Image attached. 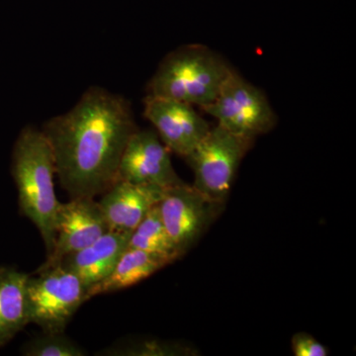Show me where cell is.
I'll use <instances>...</instances> for the list:
<instances>
[{"mask_svg":"<svg viewBox=\"0 0 356 356\" xmlns=\"http://www.w3.org/2000/svg\"><path fill=\"white\" fill-rule=\"evenodd\" d=\"M123 96L91 86L67 113L44 122L56 175L70 198L102 195L118 180V168L137 130Z\"/></svg>","mask_w":356,"mask_h":356,"instance_id":"6da1fadb","label":"cell"},{"mask_svg":"<svg viewBox=\"0 0 356 356\" xmlns=\"http://www.w3.org/2000/svg\"><path fill=\"white\" fill-rule=\"evenodd\" d=\"M11 172L20 211L39 229L49 254L55 245L56 216L60 202L54 184L53 152L41 129L27 126L21 131L13 147Z\"/></svg>","mask_w":356,"mask_h":356,"instance_id":"7a4b0ae2","label":"cell"},{"mask_svg":"<svg viewBox=\"0 0 356 356\" xmlns=\"http://www.w3.org/2000/svg\"><path fill=\"white\" fill-rule=\"evenodd\" d=\"M234 69L216 51L189 44L168 54L147 84V95L200 108L216 99Z\"/></svg>","mask_w":356,"mask_h":356,"instance_id":"3957f363","label":"cell"},{"mask_svg":"<svg viewBox=\"0 0 356 356\" xmlns=\"http://www.w3.org/2000/svg\"><path fill=\"white\" fill-rule=\"evenodd\" d=\"M35 274L26 283L28 322L39 325L43 332H65L86 302V286L62 264Z\"/></svg>","mask_w":356,"mask_h":356,"instance_id":"277c9868","label":"cell"},{"mask_svg":"<svg viewBox=\"0 0 356 356\" xmlns=\"http://www.w3.org/2000/svg\"><path fill=\"white\" fill-rule=\"evenodd\" d=\"M254 139L241 137L222 126L211 127L186 161L194 175L193 186L206 197L224 204L238 166Z\"/></svg>","mask_w":356,"mask_h":356,"instance_id":"5b68a950","label":"cell"},{"mask_svg":"<svg viewBox=\"0 0 356 356\" xmlns=\"http://www.w3.org/2000/svg\"><path fill=\"white\" fill-rule=\"evenodd\" d=\"M201 110L229 132L254 140L273 130L277 121L264 91L235 70L222 84L216 99Z\"/></svg>","mask_w":356,"mask_h":356,"instance_id":"8992f818","label":"cell"},{"mask_svg":"<svg viewBox=\"0 0 356 356\" xmlns=\"http://www.w3.org/2000/svg\"><path fill=\"white\" fill-rule=\"evenodd\" d=\"M222 205L184 182L163 191L158 204L159 215L181 257L217 218Z\"/></svg>","mask_w":356,"mask_h":356,"instance_id":"52a82bcc","label":"cell"},{"mask_svg":"<svg viewBox=\"0 0 356 356\" xmlns=\"http://www.w3.org/2000/svg\"><path fill=\"white\" fill-rule=\"evenodd\" d=\"M55 231L53 250L36 273L57 266L67 255L88 247L109 232V227L95 198L76 197L60 203Z\"/></svg>","mask_w":356,"mask_h":356,"instance_id":"ba28073f","label":"cell"},{"mask_svg":"<svg viewBox=\"0 0 356 356\" xmlns=\"http://www.w3.org/2000/svg\"><path fill=\"white\" fill-rule=\"evenodd\" d=\"M118 180L168 188L181 184L172 165L170 151L154 130H137L131 136L118 168Z\"/></svg>","mask_w":356,"mask_h":356,"instance_id":"9c48e42d","label":"cell"},{"mask_svg":"<svg viewBox=\"0 0 356 356\" xmlns=\"http://www.w3.org/2000/svg\"><path fill=\"white\" fill-rule=\"evenodd\" d=\"M144 116L172 153L186 159L209 132L211 126L187 103L147 95Z\"/></svg>","mask_w":356,"mask_h":356,"instance_id":"30bf717a","label":"cell"},{"mask_svg":"<svg viewBox=\"0 0 356 356\" xmlns=\"http://www.w3.org/2000/svg\"><path fill=\"white\" fill-rule=\"evenodd\" d=\"M163 191L159 187L117 180L98 202L109 231L131 235L161 201Z\"/></svg>","mask_w":356,"mask_h":356,"instance_id":"8fae6325","label":"cell"},{"mask_svg":"<svg viewBox=\"0 0 356 356\" xmlns=\"http://www.w3.org/2000/svg\"><path fill=\"white\" fill-rule=\"evenodd\" d=\"M130 235L109 231L88 247L65 257L60 264L76 274L86 290L106 277L128 248Z\"/></svg>","mask_w":356,"mask_h":356,"instance_id":"7c38bea8","label":"cell"},{"mask_svg":"<svg viewBox=\"0 0 356 356\" xmlns=\"http://www.w3.org/2000/svg\"><path fill=\"white\" fill-rule=\"evenodd\" d=\"M170 264L165 257L138 248H127L111 273L86 290V301L98 295L126 289L147 280Z\"/></svg>","mask_w":356,"mask_h":356,"instance_id":"4fadbf2b","label":"cell"},{"mask_svg":"<svg viewBox=\"0 0 356 356\" xmlns=\"http://www.w3.org/2000/svg\"><path fill=\"white\" fill-rule=\"evenodd\" d=\"M28 277L29 274L15 267H0V348L29 324L26 304Z\"/></svg>","mask_w":356,"mask_h":356,"instance_id":"5bb4252c","label":"cell"},{"mask_svg":"<svg viewBox=\"0 0 356 356\" xmlns=\"http://www.w3.org/2000/svg\"><path fill=\"white\" fill-rule=\"evenodd\" d=\"M128 248L158 254L170 264L181 257L163 225L158 204L134 229L129 238Z\"/></svg>","mask_w":356,"mask_h":356,"instance_id":"9a60e30c","label":"cell"},{"mask_svg":"<svg viewBox=\"0 0 356 356\" xmlns=\"http://www.w3.org/2000/svg\"><path fill=\"white\" fill-rule=\"evenodd\" d=\"M26 356H84L86 350L65 332H43L23 346Z\"/></svg>","mask_w":356,"mask_h":356,"instance_id":"2e32d148","label":"cell"},{"mask_svg":"<svg viewBox=\"0 0 356 356\" xmlns=\"http://www.w3.org/2000/svg\"><path fill=\"white\" fill-rule=\"evenodd\" d=\"M181 350L175 344L144 341V343L118 344L110 346L103 353L104 355H175Z\"/></svg>","mask_w":356,"mask_h":356,"instance_id":"e0dca14e","label":"cell"},{"mask_svg":"<svg viewBox=\"0 0 356 356\" xmlns=\"http://www.w3.org/2000/svg\"><path fill=\"white\" fill-rule=\"evenodd\" d=\"M291 344L295 356H327L329 355V350L324 344L321 343L315 337L307 332H298L294 334Z\"/></svg>","mask_w":356,"mask_h":356,"instance_id":"ac0fdd59","label":"cell"}]
</instances>
